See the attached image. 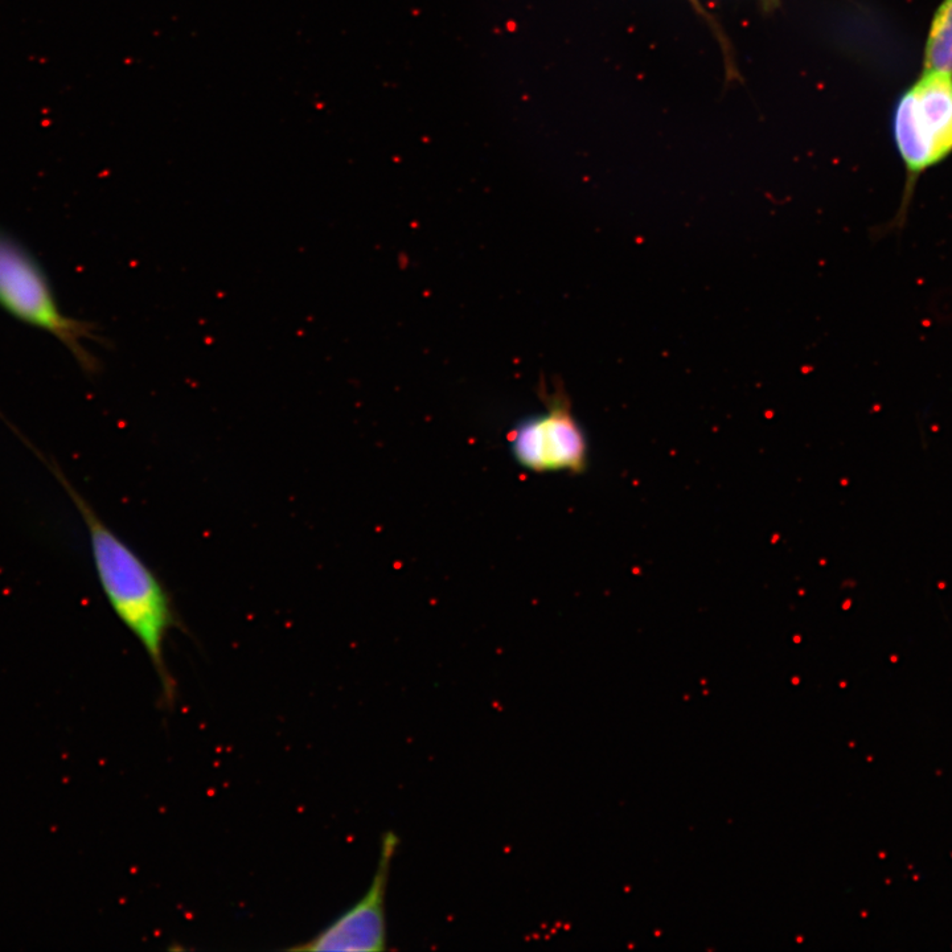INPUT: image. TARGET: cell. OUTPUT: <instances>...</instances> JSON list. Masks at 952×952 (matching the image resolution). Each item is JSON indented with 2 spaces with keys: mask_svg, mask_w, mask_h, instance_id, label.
Instances as JSON below:
<instances>
[{
  "mask_svg": "<svg viewBox=\"0 0 952 952\" xmlns=\"http://www.w3.org/2000/svg\"><path fill=\"white\" fill-rule=\"evenodd\" d=\"M894 137L909 171L919 172L952 151V75L925 71L894 113Z\"/></svg>",
  "mask_w": 952,
  "mask_h": 952,
  "instance_id": "277c9868",
  "label": "cell"
},
{
  "mask_svg": "<svg viewBox=\"0 0 952 952\" xmlns=\"http://www.w3.org/2000/svg\"><path fill=\"white\" fill-rule=\"evenodd\" d=\"M0 307L12 318L59 340L86 375L100 372V361L88 348V343L100 342L96 326L61 311L40 262L18 238L2 227Z\"/></svg>",
  "mask_w": 952,
  "mask_h": 952,
  "instance_id": "7a4b0ae2",
  "label": "cell"
},
{
  "mask_svg": "<svg viewBox=\"0 0 952 952\" xmlns=\"http://www.w3.org/2000/svg\"><path fill=\"white\" fill-rule=\"evenodd\" d=\"M67 492L88 531L90 553L102 592L119 621L137 638L157 671L163 695L174 701L175 680L164 660V642L182 629L171 594L158 574L101 519L88 499L69 480L59 463L38 449L14 425H8Z\"/></svg>",
  "mask_w": 952,
  "mask_h": 952,
  "instance_id": "6da1fadb",
  "label": "cell"
},
{
  "mask_svg": "<svg viewBox=\"0 0 952 952\" xmlns=\"http://www.w3.org/2000/svg\"><path fill=\"white\" fill-rule=\"evenodd\" d=\"M539 396L545 412L525 418L511 430L515 461L533 473L584 474L589 465L588 439L574 417L568 393L560 383L551 393L543 381Z\"/></svg>",
  "mask_w": 952,
  "mask_h": 952,
  "instance_id": "3957f363",
  "label": "cell"
},
{
  "mask_svg": "<svg viewBox=\"0 0 952 952\" xmlns=\"http://www.w3.org/2000/svg\"><path fill=\"white\" fill-rule=\"evenodd\" d=\"M400 839L395 832L384 833L380 859L368 892L346 913L335 919L309 942L291 947V951L379 952L387 947V888L392 861Z\"/></svg>",
  "mask_w": 952,
  "mask_h": 952,
  "instance_id": "5b68a950",
  "label": "cell"
},
{
  "mask_svg": "<svg viewBox=\"0 0 952 952\" xmlns=\"http://www.w3.org/2000/svg\"><path fill=\"white\" fill-rule=\"evenodd\" d=\"M925 71L952 75V0H943L931 24Z\"/></svg>",
  "mask_w": 952,
  "mask_h": 952,
  "instance_id": "8992f818",
  "label": "cell"
}]
</instances>
